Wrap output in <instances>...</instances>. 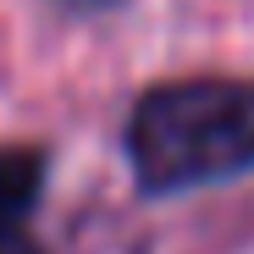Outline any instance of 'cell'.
I'll return each mask as SVG.
<instances>
[{"mask_svg": "<svg viewBox=\"0 0 254 254\" xmlns=\"http://www.w3.org/2000/svg\"><path fill=\"white\" fill-rule=\"evenodd\" d=\"M127 166L144 193H183L254 172V77H177L138 94Z\"/></svg>", "mask_w": 254, "mask_h": 254, "instance_id": "1", "label": "cell"}, {"mask_svg": "<svg viewBox=\"0 0 254 254\" xmlns=\"http://www.w3.org/2000/svg\"><path fill=\"white\" fill-rule=\"evenodd\" d=\"M50 160L39 149H0V254H39L28 238V216L45 193Z\"/></svg>", "mask_w": 254, "mask_h": 254, "instance_id": "2", "label": "cell"}, {"mask_svg": "<svg viewBox=\"0 0 254 254\" xmlns=\"http://www.w3.org/2000/svg\"><path fill=\"white\" fill-rule=\"evenodd\" d=\"M66 11H111V6H122V0H61Z\"/></svg>", "mask_w": 254, "mask_h": 254, "instance_id": "3", "label": "cell"}]
</instances>
